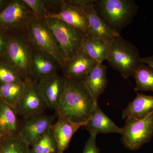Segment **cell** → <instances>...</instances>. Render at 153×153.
<instances>
[{
	"label": "cell",
	"mask_w": 153,
	"mask_h": 153,
	"mask_svg": "<svg viewBox=\"0 0 153 153\" xmlns=\"http://www.w3.org/2000/svg\"><path fill=\"white\" fill-rule=\"evenodd\" d=\"M136 82L134 90L138 91L153 92V68L150 66L142 63L134 73Z\"/></svg>",
	"instance_id": "obj_23"
},
{
	"label": "cell",
	"mask_w": 153,
	"mask_h": 153,
	"mask_svg": "<svg viewBox=\"0 0 153 153\" xmlns=\"http://www.w3.org/2000/svg\"><path fill=\"white\" fill-rule=\"evenodd\" d=\"M142 58L137 47L120 35L110 44V52L107 61L111 68L126 79L133 76L142 63Z\"/></svg>",
	"instance_id": "obj_4"
},
{
	"label": "cell",
	"mask_w": 153,
	"mask_h": 153,
	"mask_svg": "<svg viewBox=\"0 0 153 153\" xmlns=\"http://www.w3.org/2000/svg\"><path fill=\"white\" fill-rule=\"evenodd\" d=\"M33 44L28 37L27 28L10 34L9 40L1 60L19 71L25 80L32 79L30 71Z\"/></svg>",
	"instance_id": "obj_3"
},
{
	"label": "cell",
	"mask_w": 153,
	"mask_h": 153,
	"mask_svg": "<svg viewBox=\"0 0 153 153\" xmlns=\"http://www.w3.org/2000/svg\"><path fill=\"white\" fill-rule=\"evenodd\" d=\"M137 96L123 112V119L141 120L153 112V95L137 92Z\"/></svg>",
	"instance_id": "obj_18"
},
{
	"label": "cell",
	"mask_w": 153,
	"mask_h": 153,
	"mask_svg": "<svg viewBox=\"0 0 153 153\" xmlns=\"http://www.w3.org/2000/svg\"><path fill=\"white\" fill-rule=\"evenodd\" d=\"M108 67L102 63H98L83 78L94 98L98 100L107 85L106 71Z\"/></svg>",
	"instance_id": "obj_20"
},
{
	"label": "cell",
	"mask_w": 153,
	"mask_h": 153,
	"mask_svg": "<svg viewBox=\"0 0 153 153\" xmlns=\"http://www.w3.org/2000/svg\"><path fill=\"white\" fill-rule=\"evenodd\" d=\"M66 79L65 88L56 112L76 123H86L98 105L83 79Z\"/></svg>",
	"instance_id": "obj_1"
},
{
	"label": "cell",
	"mask_w": 153,
	"mask_h": 153,
	"mask_svg": "<svg viewBox=\"0 0 153 153\" xmlns=\"http://www.w3.org/2000/svg\"><path fill=\"white\" fill-rule=\"evenodd\" d=\"M81 50L97 63H102L109 56L110 44L86 35Z\"/></svg>",
	"instance_id": "obj_21"
},
{
	"label": "cell",
	"mask_w": 153,
	"mask_h": 153,
	"mask_svg": "<svg viewBox=\"0 0 153 153\" xmlns=\"http://www.w3.org/2000/svg\"><path fill=\"white\" fill-rule=\"evenodd\" d=\"M55 116L43 112L24 117L20 123L18 134L30 146L52 128Z\"/></svg>",
	"instance_id": "obj_10"
},
{
	"label": "cell",
	"mask_w": 153,
	"mask_h": 153,
	"mask_svg": "<svg viewBox=\"0 0 153 153\" xmlns=\"http://www.w3.org/2000/svg\"><path fill=\"white\" fill-rule=\"evenodd\" d=\"M86 123H76L60 115L54 123L51 130L57 145V153H64L68 148L72 137Z\"/></svg>",
	"instance_id": "obj_14"
},
{
	"label": "cell",
	"mask_w": 153,
	"mask_h": 153,
	"mask_svg": "<svg viewBox=\"0 0 153 153\" xmlns=\"http://www.w3.org/2000/svg\"><path fill=\"white\" fill-rule=\"evenodd\" d=\"M94 3L100 18L119 35L133 22L139 9L133 0H94Z\"/></svg>",
	"instance_id": "obj_2"
},
{
	"label": "cell",
	"mask_w": 153,
	"mask_h": 153,
	"mask_svg": "<svg viewBox=\"0 0 153 153\" xmlns=\"http://www.w3.org/2000/svg\"><path fill=\"white\" fill-rule=\"evenodd\" d=\"M61 69V64L55 57L33 47L30 64V71L33 81L38 82L58 74Z\"/></svg>",
	"instance_id": "obj_11"
},
{
	"label": "cell",
	"mask_w": 153,
	"mask_h": 153,
	"mask_svg": "<svg viewBox=\"0 0 153 153\" xmlns=\"http://www.w3.org/2000/svg\"><path fill=\"white\" fill-rule=\"evenodd\" d=\"M67 1L82 9L87 18L88 32L86 35L101 39L111 44L114 40L120 36L115 33L97 13L94 7V0H67Z\"/></svg>",
	"instance_id": "obj_9"
},
{
	"label": "cell",
	"mask_w": 153,
	"mask_h": 153,
	"mask_svg": "<svg viewBox=\"0 0 153 153\" xmlns=\"http://www.w3.org/2000/svg\"><path fill=\"white\" fill-rule=\"evenodd\" d=\"M91 135L99 133H118L121 134L123 128L119 127L101 110L99 105L96 108L91 117L83 127Z\"/></svg>",
	"instance_id": "obj_17"
},
{
	"label": "cell",
	"mask_w": 153,
	"mask_h": 153,
	"mask_svg": "<svg viewBox=\"0 0 153 153\" xmlns=\"http://www.w3.org/2000/svg\"><path fill=\"white\" fill-rule=\"evenodd\" d=\"M142 63L147 64L153 68V55L144 57H142Z\"/></svg>",
	"instance_id": "obj_30"
},
{
	"label": "cell",
	"mask_w": 153,
	"mask_h": 153,
	"mask_svg": "<svg viewBox=\"0 0 153 153\" xmlns=\"http://www.w3.org/2000/svg\"><path fill=\"white\" fill-rule=\"evenodd\" d=\"M32 12L34 18L45 19L49 16L44 0H23Z\"/></svg>",
	"instance_id": "obj_27"
},
{
	"label": "cell",
	"mask_w": 153,
	"mask_h": 153,
	"mask_svg": "<svg viewBox=\"0 0 153 153\" xmlns=\"http://www.w3.org/2000/svg\"><path fill=\"white\" fill-rule=\"evenodd\" d=\"M13 107L0 98V134L4 138L16 134L20 122Z\"/></svg>",
	"instance_id": "obj_19"
},
{
	"label": "cell",
	"mask_w": 153,
	"mask_h": 153,
	"mask_svg": "<svg viewBox=\"0 0 153 153\" xmlns=\"http://www.w3.org/2000/svg\"><path fill=\"white\" fill-rule=\"evenodd\" d=\"M97 63L81 50L74 57L66 60L61 71L66 79H83Z\"/></svg>",
	"instance_id": "obj_15"
},
{
	"label": "cell",
	"mask_w": 153,
	"mask_h": 153,
	"mask_svg": "<svg viewBox=\"0 0 153 153\" xmlns=\"http://www.w3.org/2000/svg\"><path fill=\"white\" fill-rule=\"evenodd\" d=\"M26 82L0 84V98L7 104L16 108L26 88Z\"/></svg>",
	"instance_id": "obj_22"
},
{
	"label": "cell",
	"mask_w": 153,
	"mask_h": 153,
	"mask_svg": "<svg viewBox=\"0 0 153 153\" xmlns=\"http://www.w3.org/2000/svg\"><path fill=\"white\" fill-rule=\"evenodd\" d=\"M33 16L23 0H14L0 12V31L11 34L25 30Z\"/></svg>",
	"instance_id": "obj_8"
},
{
	"label": "cell",
	"mask_w": 153,
	"mask_h": 153,
	"mask_svg": "<svg viewBox=\"0 0 153 153\" xmlns=\"http://www.w3.org/2000/svg\"><path fill=\"white\" fill-rule=\"evenodd\" d=\"M9 2L8 1L0 0V12L5 7Z\"/></svg>",
	"instance_id": "obj_31"
},
{
	"label": "cell",
	"mask_w": 153,
	"mask_h": 153,
	"mask_svg": "<svg viewBox=\"0 0 153 153\" xmlns=\"http://www.w3.org/2000/svg\"><path fill=\"white\" fill-rule=\"evenodd\" d=\"M27 32L33 47L52 55L62 68L67 60L46 19H38L33 17L27 25Z\"/></svg>",
	"instance_id": "obj_5"
},
{
	"label": "cell",
	"mask_w": 153,
	"mask_h": 153,
	"mask_svg": "<svg viewBox=\"0 0 153 153\" xmlns=\"http://www.w3.org/2000/svg\"><path fill=\"white\" fill-rule=\"evenodd\" d=\"M10 34L0 31V57H2L5 51L9 40Z\"/></svg>",
	"instance_id": "obj_29"
},
{
	"label": "cell",
	"mask_w": 153,
	"mask_h": 153,
	"mask_svg": "<svg viewBox=\"0 0 153 153\" xmlns=\"http://www.w3.org/2000/svg\"><path fill=\"white\" fill-rule=\"evenodd\" d=\"M46 21L66 60L74 57L81 51L86 35L84 32L58 19L48 18Z\"/></svg>",
	"instance_id": "obj_6"
},
{
	"label": "cell",
	"mask_w": 153,
	"mask_h": 153,
	"mask_svg": "<svg viewBox=\"0 0 153 153\" xmlns=\"http://www.w3.org/2000/svg\"><path fill=\"white\" fill-rule=\"evenodd\" d=\"M96 136L90 135L85 143L82 153H100V149L96 143Z\"/></svg>",
	"instance_id": "obj_28"
},
{
	"label": "cell",
	"mask_w": 153,
	"mask_h": 153,
	"mask_svg": "<svg viewBox=\"0 0 153 153\" xmlns=\"http://www.w3.org/2000/svg\"><path fill=\"white\" fill-rule=\"evenodd\" d=\"M30 147L17 134L3 139L0 153H30Z\"/></svg>",
	"instance_id": "obj_24"
},
{
	"label": "cell",
	"mask_w": 153,
	"mask_h": 153,
	"mask_svg": "<svg viewBox=\"0 0 153 153\" xmlns=\"http://www.w3.org/2000/svg\"><path fill=\"white\" fill-rule=\"evenodd\" d=\"M24 81L25 80L16 69L0 61V84Z\"/></svg>",
	"instance_id": "obj_26"
},
{
	"label": "cell",
	"mask_w": 153,
	"mask_h": 153,
	"mask_svg": "<svg viewBox=\"0 0 153 153\" xmlns=\"http://www.w3.org/2000/svg\"><path fill=\"white\" fill-rule=\"evenodd\" d=\"M48 18L58 19L74 27L82 30L86 34L88 32V23L84 11L70 4L67 0L63 1L61 7L57 13L50 15L47 19Z\"/></svg>",
	"instance_id": "obj_16"
},
{
	"label": "cell",
	"mask_w": 153,
	"mask_h": 153,
	"mask_svg": "<svg viewBox=\"0 0 153 153\" xmlns=\"http://www.w3.org/2000/svg\"><path fill=\"white\" fill-rule=\"evenodd\" d=\"M26 82L24 93L15 108L18 114L23 118L44 112L47 108L36 82L32 79Z\"/></svg>",
	"instance_id": "obj_12"
},
{
	"label": "cell",
	"mask_w": 153,
	"mask_h": 153,
	"mask_svg": "<svg viewBox=\"0 0 153 153\" xmlns=\"http://www.w3.org/2000/svg\"><path fill=\"white\" fill-rule=\"evenodd\" d=\"M122 141L126 147L135 151L150 141L153 137V112L141 120L126 119Z\"/></svg>",
	"instance_id": "obj_7"
},
{
	"label": "cell",
	"mask_w": 153,
	"mask_h": 153,
	"mask_svg": "<svg viewBox=\"0 0 153 153\" xmlns=\"http://www.w3.org/2000/svg\"><path fill=\"white\" fill-rule=\"evenodd\" d=\"M3 138H4V137H3L0 134V143H1V141L2 140Z\"/></svg>",
	"instance_id": "obj_32"
},
{
	"label": "cell",
	"mask_w": 153,
	"mask_h": 153,
	"mask_svg": "<svg viewBox=\"0 0 153 153\" xmlns=\"http://www.w3.org/2000/svg\"><path fill=\"white\" fill-rule=\"evenodd\" d=\"M36 82L47 108L56 111L65 88V77L57 74Z\"/></svg>",
	"instance_id": "obj_13"
},
{
	"label": "cell",
	"mask_w": 153,
	"mask_h": 153,
	"mask_svg": "<svg viewBox=\"0 0 153 153\" xmlns=\"http://www.w3.org/2000/svg\"><path fill=\"white\" fill-rule=\"evenodd\" d=\"M30 153H57V143L51 128L31 146Z\"/></svg>",
	"instance_id": "obj_25"
}]
</instances>
